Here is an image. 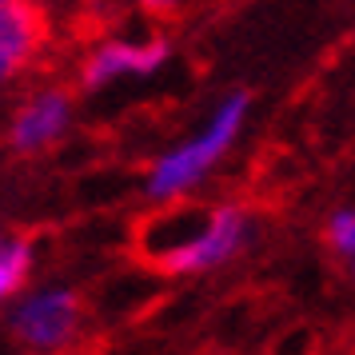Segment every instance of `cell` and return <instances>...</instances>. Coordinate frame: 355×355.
Wrapping results in <instances>:
<instances>
[{
	"label": "cell",
	"mask_w": 355,
	"mask_h": 355,
	"mask_svg": "<svg viewBox=\"0 0 355 355\" xmlns=\"http://www.w3.org/2000/svg\"><path fill=\"white\" fill-rule=\"evenodd\" d=\"M252 240V211L243 204L196 208L184 200L160 204L136 232V256L164 275H204L240 256Z\"/></svg>",
	"instance_id": "obj_1"
},
{
	"label": "cell",
	"mask_w": 355,
	"mask_h": 355,
	"mask_svg": "<svg viewBox=\"0 0 355 355\" xmlns=\"http://www.w3.org/2000/svg\"><path fill=\"white\" fill-rule=\"evenodd\" d=\"M248 108H252V96L248 92H227L211 116L204 120V128L172 144L168 152H160L152 168L144 176V200L152 204H172V200H188V196L204 184V180L220 168L227 152L236 148L243 132V120H248Z\"/></svg>",
	"instance_id": "obj_2"
},
{
	"label": "cell",
	"mask_w": 355,
	"mask_h": 355,
	"mask_svg": "<svg viewBox=\"0 0 355 355\" xmlns=\"http://www.w3.org/2000/svg\"><path fill=\"white\" fill-rule=\"evenodd\" d=\"M84 331V304L72 288H36L12 295L8 336L24 352H64Z\"/></svg>",
	"instance_id": "obj_3"
},
{
	"label": "cell",
	"mask_w": 355,
	"mask_h": 355,
	"mask_svg": "<svg viewBox=\"0 0 355 355\" xmlns=\"http://www.w3.org/2000/svg\"><path fill=\"white\" fill-rule=\"evenodd\" d=\"M172 60L168 36H108L76 68V84L84 92H104L120 80H148Z\"/></svg>",
	"instance_id": "obj_4"
},
{
	"label": "cell",
	"mask_w": 355,
	"mask_h": 355,
	"mask_svg": "<svg viewBox=\"0 0 355 355\" xmlns=\"http://www.w3.org/2000/svg\"><path fill=\"white\" fill-rule=\"evenodd\" d=\"M72 124H76L72 92L60 84H40L36 92H28L12 108L8 128H4V144L17 156H40V152H52L56 144H64Z\"/></svg>",
	"instance_id": "obj_5"
},
{
	"label": "cell",
	"mask_w": 355,
	"mask_h": 355,
	"mask_svg": "<svg viewBox=\"0 0 355 355\" xmlns=\"http://www.w3.org/2000/svg\"><path fill=\"white\" fill-rule=\"evenodd\" d=\"M49 44V17L36 0H0V88L20 80Z\"/></svg>",
	"instance_id": "obj_6"
},
{
	"label": "cell",
	"mask_w": 355,
	"mask_h": 355,
	"mask_svg": "<svg viewBox=\"0 0 355 355\" xmlns=\"http://www.w3.org/2000/svg\"><path fill=\"white\" fill-rule=\"evenodd\" d=\"M28 272H33V243L24 236L4 232L0 236V307L12 304V295L24 288Z\"/></svg>",
	"instance_id": "obj_7"
},
{
	"label": "cell",
	"mask_w": 355,
	"mask_h": 355,
	"mask_svg": "<svg viewBox=\"0 0 355 355\" xmlns=\"http://www.w3.org/2000/svg\"><path fill=\"white\" fill-rule=\"evenodd\" d=\"M323 236L331 243V252L343 259H355V208H339L331 211V220L323 227Z\"/></svg>",
	"instance_id": "obj_8"
},
{
	"label": "cell",
	"mask_w": 355,
	"mask_h": 355,
	"mask_svg": "<svg viewBox=\"0 0 355 355\" xmlns=\"http://www.w3.org/2000/svg\"><path fill=\"white\" fill-rule=\"evenodd\" d=\"M136 4L144 8L148 17L168 20V17H176V12H184V4H188V0H136Z\"/></svg>",
	"instance_id": "obj_9"
},
{
	"label": "cell",
	"mask_w": 355,
	"mask_h": 355,
	"mask_svg": "<svg viewBox=\"0 0 355 355\" xmlns=\"http://www.w3.org/2000/svg\"><path fill=\"white\" fill-rule=\"evenodd\" d=\"M352 263H355V259H352Z\"/></svg>",
	"instance_id": "obj_10"
}]
</instances>
